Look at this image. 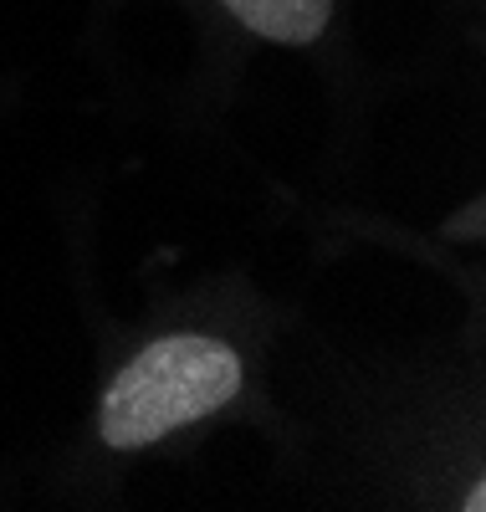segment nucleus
<instances>
[{"mask_svg":"<svg viewBox=\"0 0 486 512\" xmlns=\"http://www.w3.org/2000/svg\"><path fill=\"white\" fill-rule=\"evenodd\" d=\"M241 354L205 333H169L134 354L108 384L98 410V436L113 451H139L164 441L190 420L215 415L241 390Z\"/></svg>","mask_w":486,"mask_h":512,"instance_id":"nucleus-1","label":"nucleus"},{"mask_svg":"<svg viewBox=\"0 0 486 512\" xmlns=\"http://www.w3.org/2000/svg\"><path fill=\"white\" fill-rule=\"evenodd\" d=\"M226 11L267 41L307 47V41L323 36V26L333 16V0H226Z\"/></svg>","mask_w":486,"mask_h":512,"instance_id":"nucleus-2","label":"nucleus"}]
</instances>
